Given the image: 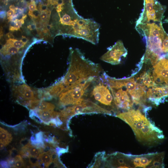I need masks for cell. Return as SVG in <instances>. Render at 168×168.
<instances>
[{"instance_id": "1", "label": "cell", "mask_w": 168, "mask_h": 168, "mask_svg": "<svg viewBox=\"0 0 168 168\" xmlns=\"http://www.w3.org/2000/svg\"><path fill=\"white\" fill-rule=\"evenodd\" d=\"M116 116L129 125L137 140L144 145L156 146L164 138L162 131L139 110L131 109L117 114Z\"/></svg>"}, {"instance_id": "2", "label": "cell", "mask_w": 168, "mask_h": 168, "mask_svg": "<svg viewBox=\"0 0 168 168\" xmlns=\"http://www.w3.org/2000/svg\"><path fill=\"white\" fill-rule=\"evenodd\" d=\"M69 59L67 72L62 78L65 87L64 91L86 81H93L102 71L98 64L86 58L77 48L70 49Z\"/></svg>"}, {"instance_id": "3", "label": "cell", "mask_w": 168, "mask_h": 168, "mask_svg": "<svg viewBox=\"0 0 168 168\" xmlns=\"http://www.w3.org/2000/svg\"><path fill=\"white\" fill-rule=\"evenodd\" d=\"M57 13L59 17L58 34L80 38L90 25V19H84L72 7L71 0L64 1L61 10Z\"/></svg>"}, {"instance_id": "4", "label": "cell", "mask_w": 168, "mask_h": 168, "mask_svg": "<svg viewBox=\"0 0 168 168\" xmlns=\"http://www.w3.org/2000/svg\"><path fill=\"white\" fill-rule=\"evenodd\" d=\"M105 82L109 85H118L124 87L131 96L134 103L141 104L145 102L146 98L145 86L136 82L133 77L116 79L106 73L104 76Z\"/></svg>"}, {"instance_id": "5", "label": "cell", "mask_w": 168, "mask_h": 168, "mask_svg": "<svg viewBox=\"0 0 168 168\" xmlns=\"http://www.w3.org/2000/svg\"><path fill=\"white\" fill-rule=\"evenodd\" d=\"M102 114L114 115L110 111L105 109L88 100L83 99L80 103L66 108L59 113V117L62 121H69L76 115L82 114Z\"/></svg>"}, {"instance_id": "6", "label": "cell", "mask_w": 168, "mask_h": 168, "mask_svg": "<svg viewBox=\"0 0 168 168\" xmlns=\"http://www.w3.org/2000/svg\"><path fill=\"white\" fill-rule=\"evenodd\" d=\"M130 168H163L164 152L140 155L128 154Z\"/></svg>"}, {"instance_id": "7", "label": "cell", "mask_w": 168, "mask_h": 168, "mask_svg": "<svg viewBox=\"0 0 168 168\" xmlns=\"http://www.w3.org/2000/svg\"><path fill=\"white\" fill-rule=\"evenodd\" d=\"M144 7L136 24L145 23L151 21L162 22L166 7L155 0H144Z\"/></svg>"}, {"instance_id": "8", "label": "cell", "mask_w": 168, "mask_h": 168, "mask_svg": "<svg viewBox=\"0 0 168 168\" xmlns=\"http://www.w3.org/2000/svg\"><path fill=\"white\" fill-rule=\"evenodd\" d=\"M92 81H86L62 92L59 95V104L64 106L81 103L83 100L82 97Z\"/></svg>"}, {"instance_id": "9", "label": "cell", "mask_w": 168, "mask_h": 168, "mask_svg": "<svg viewBox=\"0 0 168 168\" xmlns=\"http://www.w3.org/2000/svg\"><path fill=\"white\" fill-rule=\"evenodd\" d=\"M109 87L112 93L114 103L117 108L127 111L132 109L134 103L124 87L118 85Z\"/></svg>"}, {"instance_id": "10", "label": "cell", "mask_w": 168, "mask_h": 168, "mask_svg": "<svg viewBox=\"0 0 168 168\" xmlns=\"http://www.w3.org/2000/svg\"><path fill=\"white\" fill-rule=\"evenodd\" d=\"M128 51L122 41H118L108 51L101 56L102 61L113 65L120 63L122 59L125 58Z\"/></svg>"}, {"instance_id": "11", "label": "cell", "mask_w": 168, "mask_h": 168, "mask_svg": "<svg viewBox=\"0 0 168 168\" xmlns=\"http://www.w3.org/2000/svg\"><path fill=\"white\" fill-rule=\"evenodd\" d=\"M110 90L108 85L102 81L94 86L91 92V96L101 104L110 106L114 102Z\"/></svg>"}, {"instance_id": "12", "label": "cell", "mask_w": 168, "mask_h": 168, "mask_svg": "<svg viewBox=\"0 0 168 168\" xmlns=\"http://www.w3.org/2000/svg\"><path fill=\"white\" fill-rule=\"evenodd\" d=\"M153 68L152 76L157 86L168 85V59L161 58Z\"/></svg>"}, {"instance_id": "13", "label": "cell", "mask_w": 168, "mask_h": 168, "mask_svg": "<svg viewBox=\"0 0 168 168\" xmlns=\"http://www.w3.org/2000/svg\"><path fill=\"white\" fill-rule=\"evenodd\" d=\"M168 96V85L152 87L146 92V98L157 104L161 98Z\"/></svg>"}, {"instance_id": "14", "label": "cell", "mask_w": 168, "mask_h": 168, "mask_svg": "<svg viewBox=\"0 0 168 168\" xmlns=\"http://www.w3.org/2000/svg\"><path fill=\"white\" fill-rule=\"evenodd\" d=\"M14 89V94L21 99L27 101L37 99L34 91L26 85L23 84L16 86Z\"/></svg>"}, {"instance_id": "15", "label": "cell", "mask_w": 168, "mask_h": 168, "mask_svg": "<svg viewBox=\"0 0 168 168\" xmlns=\"http://www.w3.org/2000/svg\"><path fill=\"white\" fill-rule=\"evenodd\" d=\"M44 124L49 125L52 119L59 116V113L53 111L34 110Z\"/></svg>"}, {"instance_id": "16", "label": "cell", "mask_w": 168, "mask_h": 168, "mask_svg": "<svg viewBox=\"0 0 168 168\" xmlns=\"http://www.w3.org/2000/svg\"><path fill=\"white\" fill-rule=\"evenodd\" d=\"M137 80L139 82V83L148 87L157 86L154 82L152 74V75L149 71L144 72Z\"/></svg>"}, {"instance_id": "17", "label": "cell", "mask_w": 168, "mask_h": 168, "mask_svg": "<svg viewBox=\"0 0 168 168\" xmlns=\"http://www.w3.org/2000/svg\"><path fill=\"white\" fill-rule=\"evenodd\" d=\"M56 152L54 148H52L47 152H43L37 157L41 166L43 165L44 167H48L53 162V154Z\"/></svg>"}, {"instance_id": "18", "label": "cell", "mask_w": 168, "mask_h": 168, "mask_svg": "<svg viewBox=\"0 0 168 168\" xmlns=\"http://www.w3.org/2000/svg\"><path fill=\"white\" fill-rule=\"evenodd\" d=\"M65 89V87L62 78L52 86L49 87L45 91L52 97H56L63 92Z\"/></svg>"}, {"instance_id": "19", "label": "cell", "mask_w": 168, "mask_h": 168, "mask_svg": "<svg viewBox=\"0 0 168 168\" xmlns=\"http://www.w3.org/2000/svg\"><path fill=\"white\" fill-rule=\"evenodd\" d=\"M0 142L5 146L11 142L12 139L11 134L1 127L0 128Z\"/></svg>"}, {"instance_id": "20", "label": "cell", "mask_w": 168, "mask_h": 168, "mask_svg": "<svg viewBox=\"0 0 168 168\" xmlns=\"http://www.w3.org/2000/svg\"><path fill=\"white\" fill-rule=\"evenodd\" d=\"M105 152H98L96 154L93 161L90 164L89 167L97 168L101 166V164L104 162L105 158Z\"/></svg>"}, {"instance_id": "21", "label": "cell", "mask_w": 168, "mask_h": 168, "mask_svg": "<svg viewBox=\"0 0 168 168\" xmlns=\"http://www.w3.org/2000/svg\"><path fill=\"white\" fill-rule=\"evenodd\" d=\"M19 49L12 45L6 44L1 49V52L4 54L14 55L18 53Z\"/></svg>"}, {"instance_id": "22", "label": "cell", "mask_w": 168, "mask_h": 168, "mask_svg": "<svg viewBox=\"0 0 168 168\" xmlns=\"http://www.w3.org/2000/svg\"><path fill=\"white\" fill-rule=\"evenodd\" d=\"M51 13V11L49 9L46 11L40 12V19L42 23L43 27L48 25Z\"/></svg>"}, {"instance_id": "23", "label": "cell", "mask_w": 168, "mask_h": 168, "mask_svg": "<svg viewBox=\"0 0 168 168\" xmlns=\"http://www.w3.org/2000/svg\"><path fill=\"white\" fill-rule=\"evenodd\" d=\"M54 108L55 106L53 104L50 103L41 101L35 109L48 111H53Z\"/></svg>"}, {"instance_id": "24", "label": "cell", "mask_w": 168, "mask_h": 168, "mask_svg": "<svg viewBox=\"0 0 168 168\" xmlns=\"http://www.w3.org/2000/svg\"><path fill=\"white\" fill-rule=\"evenodd\" d=\"M6 44L12 45L19 49L23 47L26 44L21 40L10 39L7 40Z\"/></svg>"}, {"instance_id": "25", "label": "cell", "mask_w": 168, "mask_h": 168, "mask_svg": "<svg viewBox=\"0 0 168 168\" xmlns=\"http://www.w3.org/2000/svg\"><path fill=\"white\" fill-rule=\"evenodd\" d=\"M14 158L15 161L14 167L21 168L25 167L24 161L20 155H17Z\"/></svg>"}, {"instance_id": "26", "label": "cell", "mask_w": 168, "mask_h": 168, "mask_svg": "<svg viewBox=\"0 0 168 168\" xmlns=\"http://www.w3.org/2000/svg\"><path fill=\"white\" fill-rule=\"evenodd\" d=\"M29 162L31 167H41V165L37 157H28Z\"/></svg>"}, {"instance_id": "27", "label": "cell", "mask_w": 168, "mask_h": 168, "mask_svg": "<svg viewBox=\"0 0 168 168\" xmlns=\"http://www.w3.org/2000/svg\"><path fill=\"white\" fill-rule=\"evenodd\" d=\"M40 11L38 9L35 10L33 11H29L28 12V15L34 21L36 20H40Z\"/></svg>"}, {"instance_id": "28", "label": "cell", "mask_w": 168, "mask_h": 168, "mask_svg": "<svg viewBox=\"0 0 168 168\" xmlns=\"http://www.w3.org/2000/svg\"><path fill=\"white\" fill-rule=\"evenodd\" d=\"M29 11H33L38 9L36 7L35 1L34 0H31L30 2L28 4Z\"/></svg>"}, {"instance_id": "29", "label": "cell", "mask_w": 168, "mask_h": 168, "mask_svg": "<svg viewBox=\"0 0 168 168\" xmlns=\"http://www.w3.org/2000/svg\"><path fill=\"white\" fill-rule=\"evenodd\" d=\"M9 155L10 157L14 158L15 156L18 154L19 152L14 147H13L9 151Z\"/></svg>"}, {"instance_id": "30", "label": "cell", "mask_w": 168, "mask_h": 168, "mask_svg": "<svg viewBox=\"0 0 168 168\" xmlns=\"http://www.w3.org/2000/svg\"><path fill=\"white\" fill-rule=\"evenodd\" d=\"M56 150L57 154L59 157L62 153L68 152V147L66 149H64L57 147H56Z\"/></svg>"}, {"instance_id": "31", "label": "cell", "mask_w": 168, "mask_h": 168, "mask_svg": "<svg viewBox=\"0 0 168 168\" xmlns=\"http://www.w3.org/2000/svg\"><path fill=\"white\" fill-rule=\"evenodd\" d=\"M39 10L40 12L47 11L48 9V5L40 3L38 6Z\"/></svg>"}, {"instance_id": "32", "label": "cell", "mask_w": 168, "mask_h": 168, "mask_svg": "<svg viewBox=\"0 0 168 168\" xmlns=\"http://www.w3.org/2000/svg\"><path fill=\"white\" fill-rule=\"evenodd\" d=\"M20 144L22 146H24L30 142V140L26 138H22L20 141Z\"/></svg>"}, {"instance_id": "33", "label": "cell", "mask_w": 168, "mask_h": 168, "mask_svg": "<svg viewBox=\"0 0 168 168\" xmlns=\"http://www.w3.org/2000/svg\"><path fill=\"white\" fill-rule=\"evenodd\" d=\"M15 11L12 9H10L7 12V18L9 21H11L12 18L15 14Z\"/></svg>"}, {"instance_id": "34", "label": "cell", "mask_w": 168, "mask_h": 168, "mask_svg": "<svg viewBox=\"0 0 168 168\" xmlns=\"http://www.w3.org/2000/svg\"><path fill=\"white\" fill-rule=\"evenodd\" d=\"M13 21L15 23V26L19 29L22 24L20 19H16Z\"/></svg>"}, {"instance_id": "35", "label": "cell", "mask_w": 168, "mask_h": 168, "mask_svg": "<svg viewBox=\"0 0 168 168\" xmlns=\"http://www.w3.org/2000/svg\"><path fill=\"white\" fill-rule=\"evenodd\" d=\"M0 167L2 168H8L10 167L7 161H2L0 162Z\"/></svg>"}, {"instance_id": "36", "label": "cell", "mask_w": 168, "mask_h": 168, "mask_svg": "<svg viewBox=\"0 0 168 168\" xmlns=\"http://www.w3.org/2000/svg\"><path fill=\"white\" fill-rule=\"evenodd\" d=\"M27 28L30 30H33L36 29V26L35 23L34 22L33 24L28 26Z\"/></svg>"}, {"instance_id": "37", "label": "cell", "mask_w": 168, "mask_h": 168, "mask_svg": "<svg viewBox=\"0 0 168 168\" xmlns=\"http://www.w3.org/2000/svg\"><path fill=\"white\" fill-rule=\"evenodd\" d=\"M21 40L25 44H26L28 41V39L25 36H22Z\"/></svg>"}, {"instance_id": "38", "label": "cell", "mask_w": 168, "mask_h": 168, "mask_svg": "<svg viewBox=\"0 0 168 168\" xmlns=\"http://www.w3.org/2000/svg\"><path fill=\"white\" fill-rule=\"evenodd\" d=\"M19 29L16 27L15 26H10L9 27V30L10 31H14L15 30H19Z\"/></svg>"}, {"instance_id": "39", "label": "cell", "mask_w": 168, "mask_h": 168, "mask_svg": "<svg viewBox=\"0 0 168 168\" xmlns=\"http://www.w3.org/2000/svg\"><path fill=\"white\" fill-rule=\"evenodd\" d=\"M6 35L9 39H14V37L13 35L10 32L7 33Z\"/></svg>"}, {"instance_id": "40", "label": "cell", "mask_w": 168, "mask_h": 168, "mask_svg": "<svg viewBox=\"0 0 168 168\" xmlns=\"http://www.w3.org/2000/svg\"><path fill=\"white\" fill-rule=\"evenodd\" d=\"M6 16V12L4 11H1L0 17L1 18H4Z\"/></svg>"}, {"instance_id": "41", "label": "cell", "mask_w": 168, "mask_h": 168, "mask_svg": "<svg viewBox=\"0 0 168 168\" xmlns=\"http://www.w3.org/2000/svg\"><path fill=\"white\" fill-rule=\"evenodd\" d=\"M9 8L10 9L13 10L16 12V10L17 8V7H15L14 5H12L10 6Z\"/></svg>"}, {"instance_id": "42", "label": "cell", "mask_w": 168, "mask_h": 168, "mask_svg": "<svg viewBox=\"0 0 168 168\" xmlns=\"http://www.w3.org/2000/svg\"><path fill=\"white\" fill-rule=\"evenodd\" d=\"M4 145L2 143L0 142V150L2 149L4 147Z\"/></svg>"}, {"instance_id": "43", "label": "cell", "mask_w": 168, "mask_h": 168, "mask_svg": "<svg viewBox=\"0 0 168 168\" xmlns=\"http://www.w3.org/2000/svg\"><path fill=\"white\" fill-rule=\"evenodd\" d=\"M26 17L27 15H26L23 14L21 18L25 20L26 19Z\"/></svg>"}, {"instance_id": "44", "label": "cell", "mask_w": 168, "mask_h": 168, "mask_svg": "<svg viewBox=\"0 0 168 168\" xmlns=\"http://www.w3.org/2000/svg\"><path fill=\"white\" fill-rule=\"evenodd\" d=\"M165 22L168 23V17L165 20Z\"/></svg>"}]
</instances>
